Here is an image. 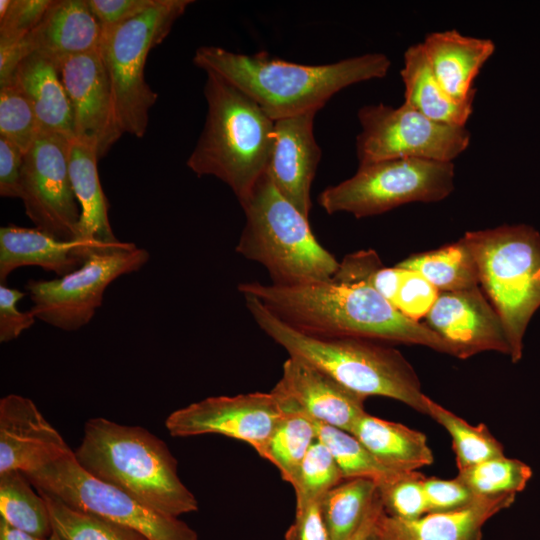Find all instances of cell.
Instances as JSON below:
<instances>
[{
	"label": "cell",
	"instance_id": "obj_1",
	"mask_svg": "<svg viewBox=\"0 0 540 540\" xmlns=\"http://www.w3.org/2000/svg\"><path fill=\"white\" fill-rule=\"evenodd\" d=\"M238 290L255 297L279 320L308 335L416 344L458 358L456 349L440 335L406 317L364 283L332 279L295 285L246 282L239 284Z\"/></svg>",
	"mask_w": 540,
	"mask_h": 540
},
{
	"label": "cell",
	"instance_id": "obj_2",
	"mask_svg": "<svg viewBox=\"0 0 540 540\" xmlns=\"http://www.w3.org/2000/svg\"><path fill=\"white\" fill-rule=\"evenodd\" d=\"M193 62L241 89L274 121L318 111L342 89L385 77L391 66L383 53L305 65L273 58L264 51L247 55L217 46L198 48Z\"/></svg>",
	"mask_w": 540,
	"mask_h": 540
},
{
	"label": "cell",
	"instance_id": "obj_3",
	"mask_svg": "<svg viewBox=\"0 0 540 540\" xmlns=\"http://www.w3.org/2000/svg\"><path fill=\"white\" fill-rule=\"evenodd\" d=\"M263 332L291 357L301 359L364 397L383 396L426 415L420 380L396 349L368 339L325 338L302 333L279 320L259 300L244 295Z\"/></svg>",
	"mask_w": 540,
	"mask_h": 540
},
{
	"label": "cell",
	"instance_id": "obj_4",
	"mask_svg": "<svg viewBox=\"0 0 540 540\" xmlns=\"http://www.w3.org/2000/svg\"><path fill=\"white\" fill-rule=\"evenodd\" d=\"M74 455L92 476L163 514L179 517L198 510L166 443L140 426L92 418Z\"/></svg>",
	"mask_w": 540,
	"mask_h": 540
},
{
	"label": "cell",
	"instance_id": "obj_5",
	"mask_svg": "<svg viewBox=\"0 0 540 540\" xmlns=\"http://www.w3.org/2000/svg\"><path fill=\"white\" fill-rule=\"evenodd\" d=\"M206 73V120L187 166L223 181L242 203L267 171L275 121L241 89Z\"/></svg>",
	"mask_w": 540,
	"mask_h": 540
},
{
	"label": "cell",
	"instance_id": "obj_6",
	"mask_svg": "<svg viewBox=\"0 0 540 540\" xmlns=\"http://www.w3.org/2000/svg\"><path fill=\"white\" fill-rule=\"evenodd\" d=\"M240 204L246 221L236 251L260 263L273 284L333 278L339 262L317 241L309 218L280 194L266 173Z\"/></svg>",
	"mask_w": 540,
	"mask_h": 540
},
{
	"label": "cell",
	"instance_id": "obj_7",
	"mask_svg": "<svg viewBox=\"0 0 540 540\" xmlns=\"http://www.w3.org/2000/svg\"><path fill=\"white\" fill-rule=\"evenodd\" d=\"M474 255L479 281L498 313L513 363L540 307V233L527 224L469 231L462 237Z\"/></svg>",
	"mask_w": 540,
	"mask_h": 540
},
{
	"label": "cell",
	"instance_id": "obj_8",
	"mask_svg": "<svg viewBox=\"0 0 540 540\" xmlns=\"http://www.w3.org/2000/svg\"><path fill=\"white\" fill-rule=\"evenodd\" d=\"M191 0H156L141 14L101 28L99 53L107 70L122 133L142 137L157 94L144 78L150 50L160 44Z\"/></svg>",
	"mask_w": 540,
	"mask_h": 540
},
{
	"label": "cell",
	"instance_id": "obj_9",
	"mask_svg": "<svg viewBox=\"0 0 540 540\" xmlns=\"http://www.w3.org/2000/svg\"><path fill=\"white\" fill-rule=\"evenodd\" d=\"M453 162L406 158L359 164L356 173L324 189L319 205L328 213L357 218L385 213L411 202H438L454 190Z\"/></svg>",
	"mask_w": 540,
	"mask_h": 540
},
{
	"label": "cell",
	"instance_id": "obj_10",
	"mask_svg": "<svg viewBox=\"0 0 540 540\" xmlns=\"http://www.w3.org/2000/svg\"><path fill=\"white\" fill-rule=\"evenodd\" d=\"M38 490L68 506L134 529L149 540H198L178 517L163 514L125 491L88 473L71 452L24 473Z\"/></svg>",
	"mask_w": 540,
	"mask_h": 540
},
{
	"label": "cell",
	"instance_id": "obj_11",
	"mask_svg": "<svg viewBox=\"0 0 540 540\" xmlns=\"http://www.w3.org/2000/svg\"><path fill=\"white\" fill-rule=\"evenodd\" d=\"M149 252L128 242L125 246L93 252L72 272L52 280H29L25 289L39 319L64 331L87 325L102 305L106 288L122 275L140 270Z\"/></svg>",
	"mask_w": 540,
	"mask_h": 540
},
{
	"label": "cell",
	"instance_id": "obj_12",
	"mask_svg": "<svg viewBox=\"0 0 540 540\" xmlns=\"http://www.w3.org/2000/svg\"><path fill=\"white\" fill-rule=\"evenodd\" d=\"M361 132L356 138L359 164L391 159L453 162L470 144L465 126L436 122L403 103H379L359 109Z\"/></svg>",
	"mask_w": 540,
	"mask_h": 540
},
{
	"label": "cell",
	"instance_id": "obj_13",
	"mask_svg": "<svg viewBox=\"0 0 540 540\" xmlns=\"http://www.w3.org/2000/svg\"><path fill=\"white\" fill-rule=\"evenodd\" d=\"M68 139L41 131L24 154L20 199L38 228L62 240H76L80 207L68 167Z\"/></svg>",
	"mask_w": 540,
	"mask_h": 540
},
{
	"label": "cell",
	"instance_id": "obj_14",
	"mask_svg": "<svg viewBox=\"0 0 540 540\" xmlns=\"http://www.w3.org/2000/svg\"><path fill=\"white\" fill-rule=\"evenodd\" d=\"M286 413L272 391L214 396L172 412L165 427L174 437L219 434L242 441L263 458Z\"/></svg>",
	"mask_w": 540,
	"mask_h": 540
},
{
	"label": "cell",
	"instance_id": "obj_15",
	"mask_svg": "<svg viewBox=\"0 0 540 540\" xmlns=\"http://www.w3.org/2000/svg\"><path fill=\"white\" fill-rule=\"evenodd\" d=\"M61 78L72 107L74 138L94 147L99 158L105 156L123 133L99 50L66 60Z\"/></svg>",
	"mask_w": 540,
	"mask_h": 540
},
{
	"label": "cell",
	"instance_id": "obj_16",
	"mask_svg": "<svg viewBox=\"0 0 540 540\" xmlns=\"http://www.w3.org/2000/svg\"><path fill=\"white\" fill-rule=\"evenodd\" d=\"M271 391L285 413H300L349 433L366 413V397L296 357L284 362L282 376Z\"/></svg>",
	"mask_w": 540,
	"mask_h": 540
},
{
	"label": "cell",
	"instance_id": "obj_17",
	"mask_svg": "<svg viewBox=\"0 0 540 540\" xmlns=\"http://www.w3.org/2000/svg\"><path fill=\"white\" fill-rule=\"evenodd\" d=\"M425 318L427 326L450 343L460 359L483 351L509 355L502 321L479 287L440 292Z\"/></svg>",
	"mask_w": 540,
	"mask_h": 540
},
{
	"label": "cell",
	"instance_id": "obj_18",
	"mask_svg": "<svg viewBox=\"0 0 540 540\" xmlns=\"http://www.w3.org/2000/svg\"><path fill=\"white\" fill-rule=\"evenodd\" d=\"M73 452L34 402L17 394L0 400V474L27 473Z\"/></svg>",
	"mask_w": 540,
	"mask_h": 540
},
{
	"label": "cell",
	"instance_id": "obj_19",
	"mask_svg": "<svg viewBox=\"0 0 540 540\" xmlns=\"http://www.w3.org/2000/svg\"><path fill=\"white\" fill-rule=\"evenodd\" d=\"M318 111L282 118L274 123V142L266 174L280 194L309 218L311 186L321 159L314 136Z\"/></svg>",
	"mask_w": 540,
	"mask_h": 540
},
{
	"label": "cell",
	"instance_id": "obj_20",
	"mask_svg": "<svg viewBox=\"0 0 540 540\" xmlns=\"http://www.w3.org/2000/svg\"><path fill=\"white\" fill-rule=\"evenodd\" d=\"M516 494L477 497L468 505L443 512H429L415 519L387 515L377 519L375 531L386 540H482L484 524L510 507Z\"/></svg>",
	"mask_w": 540,
	"mask_h": 540
},
{
	"label": "cell",
	"instance_id": "obj_21",
	"mask_svg": "<svg viewBox=\"0 0 540 540\" xmlns=\"http://www.w3.org/2000/svg\"><path fill=\"white\" fill-rule=\"evenodd\" d=\"M101 31L87 0H57L21 43L26 56L38 53L62 68L74 56L98 51Z\"/></svg>",
	"mask_w": 540,
	"mask_h": 540
},
{
	"label": "cell",
	"instance_id": "obj_22",
	"mask_svg": "<svg viewBox=\"0 0 540 540\" xmlns=\"http://www.w3.org/2000/svg\"><path fill=\"white\" fill-rule=\"evenodd\" d=\"M421 46L446 94L457 102L474 100V79L494 53L495 43L452 29L426 35Z\"/></svg>",
	"mask_w": 540,
	"mask_h": 540
},
{
	"label": "cell",
	"instance_id": "obj_23",
	"mask_svg": "<svg viewBox=\"0 0 540 540\" xmlns=\"http://www.w3.org/2000/svg\"><path fill=\"white\" fill-rule=\"evenodd\" d=\"M95 252L78 240H62L38 229L9 225L0 228V281L24 266H38L58 277L79 268Z\"/></svg>",
	"mask_w": 540,
	"mask_h": 540
},
{
	"label": "cell",
	"instance_id": "obj_24",
	"mask_svg": "<svg viewBox=\"0 0 540 540\" xmlns=\"http://www.w3.org/2000/svg\"><path fill=\"white\" fill-rule=\"evenodd\" d=\"M96 149L75 138L69 142L68 167L74 195L80 207L76 240L95 252L116 249L128 242L114 235L108 216L109 204L98 176Z\"/></svg>",
	"mask_w": 540,
	"mask_h": 540
},
{
	"label": "cell",
	"instance_id": "obj_25",
	"mask_svg": "<svg viewBox=\"0 0 540 540\" xmlns=\"http://www.w3.org/2000/svg\"><path fill=\"white\" fill-rule=\"evenodd\" d=\"M13 81L31 102L41 131L74 138L73 112L60 66L38 53H31L19 63Z\"/></svg>",
	"mask_w": 540,
	"mask_h": 540
},
{
	"label": "cell",
	"instance_id": "obj_26",
	"mask_svg": "<svg viewBox=\"0 0 540 540\" xmlns=\"http://www.w3.org/2000/svg\"><path fill=\"white\" fill-rule=\"evenodd\" d=\"M387 468L416 472L433 463V453L422 432L401 423L364 413L351 432Z\"/></svg>",
	"mask_w": 540,
	"mask_h": 540
},
{
	"label": "cell",
	"instance_id": "obj_27",
	"mask_svg": "<svg viewBox=\"0 0 540 540\" xmlns=\"http://www.w3.org/2000/svg\"><path fill=\"white\" fill-rule=\"evenodd\" d=\"M404 83V102L436 122L465 126L473 111V100L457 102L449 97L434 76L421 43L404 53L400 71Z\"/></svg>",
	"mask_w": 540,
	"mask_h": 540
},
{
	"label": "cell",
	"instance_id": "obj_28",
	"mask_svg": "<svg viewBox=\"0 0 540 540\" xmlns=\"http://www.w3.org/2000/svg\"><path fill=\"white\" fill-rule=\"evenodd\" d=\"M396 266L419 273L440 292L469 290L480 284L474 255L463 238L436 250L411 255Z\"/></svg>",
	"mask_w": 540,
	"mask_h": 540
},
{
	"label": "cell",
	"instance_id": "obj_29",
	"mask_svg": "<svg viewBox=\"0 0 540 540\" xmlns=\"http://www.w3.org/2000/svg\"><path fill=\"white\" fill-rule=\"evenodd\" d=\"M31 485L21 471L0 474L1 519L14 528L46 539L53 531L50 514L43 497Z\"/></svg>",
	"mask_w": 540,
	"mask_h": 540
},
{
	"label": "cell",
	"instance_id": "obj_30",
	"mask_svg": "<svg viewBox=\"0 0 540 540\" xmlns=\"http://www.w3.org/2000/svg\"><path fill=\"white\" fill-rule=\"evenodd\" d=\"M378 494L370 479L342 481L322 498L323 517L330 540H348L359 528Z\"/></svg>",
	"mask_w": 540,
	"mask_h": 540
},
{
	"label": "cell",
	"instance_id": "obj_31",
	"mask_svg": "<svg viewBox=\"0 0 540 540\" xmlns=\"http://www.w3.org/2000/svg\"><path fill=\"white\" fill-rule=\"evenodd\" d=\"M425 408L426 415L450 434L458 471L504 456V447L485 424L473 426L428 396L425 397Z\"/></svg>",
	"mask_w": 540,
	"mask_h": 540
},
{
	"label": "cell",
	"instance_id": "obj_32",
	"mask_svg": "<svg viewBox=\"0 0 540 540\" xmlns=\"http://www.w3.org/2000/svg\"><path fill=\"white\" fill-rule=\"evenodd\" d=\"M316 428L318 440L331 452L344 480L366 478L379 488L411 473L387 468L353 434L345 430L318 422Z\"/></svg>",
	"mask_w": 540,
	"mask_h": 540
},
{
	"label": "cell",
	"instance_id": "obj_33",
	"mask_svg": "<svg viewBox=\"0 0 540 540\" xmlns=\"http://www.w3.org/2000/svg\"><path fill=\"white\" fill-rule=\"evenodd\" d=\"M317 439L316 421L300 413H286L273 431L263 459L271 462L282 479L292 484Z\"/></svg>",
	"mask_w": 540,
	"mask_h": 540
},
{
	"label": "cell",
	"instance_id": "obj_34",
	"mask_svg": "<svg viewBox=\"0 0 540 540\" xmlns=\"http://www.w3.org/2000/svg\"><path fill=\"white\" fill-rule=\"evenodd\" d=\"M36 490L47 505L53 530L62 540H149L134 529L74 509L49 493Z\"/></svg>",
	"mask_w": 540,
	"mask_h": 540
},
{
	"label": "cell",
	"instance_id": "obj_35",
	"mask_svg": "<svg viewBox=\"0 0 540 540\" xmlns=\"http://www.w3.org/2000/svg\"><path fill=\"white\" fill-rule=\"evenodd\" d=\"M529 465L505 455L483 461L458 471L457 477L476 496L517 494L532 477Z\"/></svg>",
	"mask_w": 540,
	"mask_h": 540
},
{
	"label": "cell",
	"instance_id": "obj_36",
	"mask_svg": "<svg viewBox=\"0 0 540 540\" xmlns=\"http://www.w3.org/2000/svg\"><path fill=\"white\" fill-rule=\"evenodd\" d=\"M0 87V137L25 154L41 132L38 118L16 82Z\"/></svg>",
	"mask_w": 540,
	"mask_h": 540
},
{
	"label": "cell",
	"instance_id": "obj_37",
	"mask_svg": "<svg viewBox=\"0 0 540 540\" xmlns=\"http://www.w3.org/2000/svg\"><path fill=\"white\" fill-rule=\"evenodd\" d=\"M342 481L343 475L331 452L317 439L307 452L291 484L296 505L322 500L329 490Z\"/></svg>",
	"mask_w": 540,
	"mask_h": 540
},
{
	"label": "cell",
	"instance_id": "obj_38",
	"mask_svg": "<svg viewBox=\"0 0 540 540\" xmlns=\"http://www.w3.org/2000/svg\"><path fill=\"white\" fill-rule=\"evenodd\" d=\"M424 475L408 473L378 488V494L387 515L401 519H415L428 513L423 487Z\"/></svg>",
	"mask_w": 540,
	"mask_h": 540
},
{
	"label": "cell",
	"instance_id": "obj_39",
	"mask_svg": "<svg viewBox=\"0 0 540 540\" xmlns=\"http://www.w3.org/2000/svg\"><path fill=\"white\" fill-rule=\"evenodd\" d=\"M394 307L411 320L426 317L440 291L415 271L403 269Z\"/></svg>",
	"mask_w": 540,
	"mask_h": 540
},
{
	"label": "cell",
	"instance_id": "obj_40",
	"mask_svg": "<svg viewBox=\"0 0 540 540\" xmlns=\"http://www.w3.org/2000/svg\"><path fill=\"white\" fill-rule=\"evenodd\" d=\"M53 0H11L0 18V44L15 43L29 35L40 23Z\"/></svg>",
	"mask_w": 540,
	"mask_h": 540
},
{
	"label": "cell",
	"instance_id": "obj_41",
	"mask_svg": "<svg viewBox=\"0 0 540 540\" xmlns=\"http://www.w3.org/2000/svg\"><path fill=\"white\" fill-rule=\"evenodd\" d=\"M428 513L464 507L477 497L458 477L454 479L424 478Z\"/></svg>",
	"mask_w": 540,
	"mask_h": 540
},
{
	"label": "cell",
	"instance_id": "obj_42",
	"mask_svg": "<svg viewBox=\"0 0 540 540\" xmlns=\"http://www.w3.org/2000/svg\"><path fill=\"white\" fill-rule=\"evenodd\" d=\"M25 296L15 288L0 285V342L7 343L18 338L23 331L29 329L36 321L31 310L20 311L17 303Z\"/></svg>",
	"mask_w": 540,
	"mask_h": 540
},
{
	"label": "cell",
	"instance_id": "obj_43",
	"mask_svg": "<svg viewBox=\"0 0 540 540\" xmlns=\"http://www.w3.org/2000/svg\"><path fill=\"white\" fill-rule=\"evenodd\" d=\"M321 501L296 505L295 519L285 533V540H330Z\"/></svg>",
	"mask_w": 540,
	"mask_h": 540
},
{
	"label": "cell",
	"instance_id": "obj_44",
	"mask_svg": "<svg viewBox=\"0 0 540 540\" xmlns=\"http://www.w3.org/2000/svg\"><path fill=\"white\" fill-rule=\"evenodd\" d=\"M156 0H87L91 12L101 28L129 20L148 8Z\"/></svg>",
	"mask_w": 540,
	"mask_h": 540
},
{
	"label": "cell",
	"instance_id": "obj_45",
	"mask_svg": "<svg viewBox=\"0 0 540 540\" xmlns=\"http://www.w3.org/2000/svg\"><path fill=\"white\" fill-rule=\"evenodd\" d=\"M24 154L11 142L0 137V195L20 198Z\"/></svg>",
	"mask_w": 540,
	"mask_h": 540
},
{
	"label": "cell",
	"instance_id": "obj_46",
	"mask_svg": "<svg viewBox=\"0 0 540 540\" xmlns=\"http://www.w3.org/2000/svg\"><path fill=\"white\" fill-rule=\"evenodd\" d=\"M403 271L397 266L390 268L381 265L369 278L368 285L393 305Z\"/></svg>",
	"mask_w": 540,
	"mask_h": 540
},
{
	"label": "cell",
	"instance_id": "obj_47",
	"mask_svg": "<svg viewBox=\"0 0 540 540\" xmlns=\"http://www.w3.org/2000/svg\"><path fill=\"white\" fill-rule=\"evenodd\" d=\"M383 510L384 509L382 502L380 500L379 494H377V497L372 503L359 528L348 540H366L374 531L377 519L383 512Z\"/></svg>",
	"mask_w": 540,
	"mask_h": 540
},
{
	"label": "cell",
	"instance_id": "obj_48",
	"mask_svg": "<svg viewBox=\"0 0 540 540\" xmlns=\"http://www.w3.org/2000/svg\"><path fill=\"white\" fill-rule=\"evenodd\" d=\"M0 540H46L12 527L0 519Z\"/></svg>",
	"mask_w": 540,
	"mask_h": 540
},
{
	"label": "cell",
	"instance_id": "obj_49",
	"mask_svg": "<svg viewBox=\"0 0 540 540\" xmlns=\"http://www.w3.org/2000/svg\"><path fill=\"white\" fill-rule=\"evenodd\" d=\"M10 4H11V0L0 1V18L5 15L7 10L9 9Z\"/></svg>",
	"mask_w": 540,
	"mask_h": 540
},
{
	"label": "cell",
	"instance_id": "obj_50",
	"mask_svg": "<svg viewBox=\"0 0 540 540\" xmlns=\"http://www.w3.org/2000/svg\"><path fill=\"white\" fill-rule=\"evenodd\" d=\"M366 540H386L381 535H379L374 528V531L370 534V536Z\"/></svg>",
	"mask_w": 540,
	"mask_h": 540
},
{
	"label": "cell",
	"instance_id": "obj_51",
	"mask_svg": "<svg viewBox=\"0 0 540 540\" xmlns=\"http://www.w3.org/2000/svg\"><path fill=\"white\" fill-rule=\"evenodd\" d=\"M46 540H62L59 535L53 530L51 535Z\"/></svg>",
	"mask_w": 540,
	"mask_h": 540
}]
</instances>
